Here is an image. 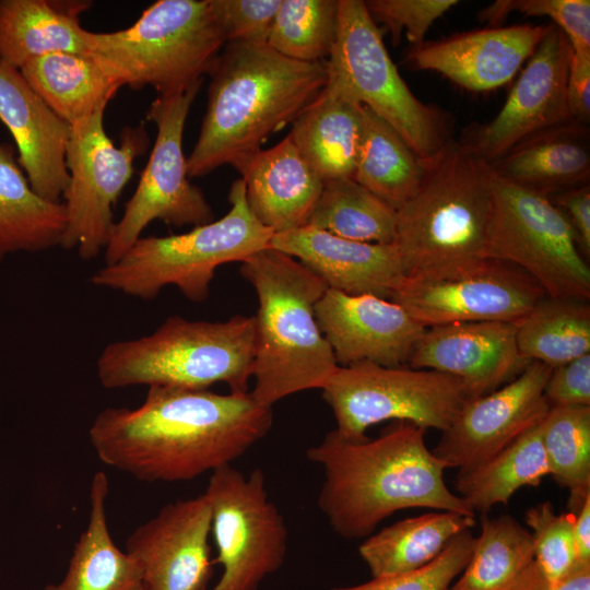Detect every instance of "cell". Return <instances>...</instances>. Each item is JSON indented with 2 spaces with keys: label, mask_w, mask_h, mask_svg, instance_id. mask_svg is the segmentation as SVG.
Listing matches in <instances>:
<instances>
[{
  "label": "cell",
  "mask_w": 590,
  "mask_h": 590,
  "mask_svg": "<svg viewBox=\"0 0 590 590\" xmlns=\"http://www.w3.org/2000/svg\"><path fill=\"white\" fill-rule=\"evenodd\" d=\"M589 128L574 120L536 132L489 164L498 176L551 196L588 184Z\"/></svg>",
  "instance_id": "obj_27"
},
{
  "label": "cell",
  "mask_w": 590,
  "mask_h": 590,
  "mask_svg": "<svg viewBox=\"0 0 590 590\" xmlns=\"http://www.w3.org/2000/svg\"><path fill=\"white\" fill-rule=\"evenodd\" d=\"M529 363L519 354L516 323L479 321L426 328L408 366L456 377L480 397L515 379Z\"/></svg>",
  "instance_id": "obj_20"
},
{
  "label": "cell",
  "mask_w": 590,
  "mask_h": 590,
  "mask_svg": "<svg viewBox=\"0 0 590 590\" xmlns=\"http://www.w3.org/2000/svg\"><path fill=\"white\" fill-rule=\"evenodd\" d=\"M206 495L180 499L135 528L125 551L142 569L143 590H209L213 559Z\"/></svg>",
  "instance_id": "obj_18"
},
{
  "label": "cell",
  "mask_w": 590,
  "mask_h": 590,
  "mask_svg": "<svg viewBox=\"0 0 590 590\" xmlns=\"http://www.w3.org/2000/svg\"><path fill=\"white\" fill-rule=\"evenodd\" d=\"M425 432L397 421L370 439L347 440L331 430L306 451L323 470L318 507L344 539H363L393 512L432 508L474 517L445 483L447 465L425 444Z\"/></svg>",
  "instance_id": "obj_2"
},
{
  "label": "cell",
  "mask_w": 590,
  "mask_h": 590,
  "mask_svg": "<svg viewBox=\"0 0 590 590\" xmlns=\"http://www.w3.org/2000/svg\"><path fill=\"white\" fill-rule=\"evenodd\" d=\"M91 1L0 0V63L21 70L54 52L90 56L93 32L79 15Z\"/></svg>",
  "instance_id": "obj_25"
},
{
  "label": "cell",
  "mask_w": 590,
  "mask_h": 590,
  "mask_svg": "<svg viewBox=\"0 0 590 590\" xmlns=\"http://www.w3.org/2000/svg\"><path fill=\"white\" fill-rule=\"evenodd\" d=\"M321 391L333 412L335 433L354 441L365 439L373 425L390 420L442 432L476 398L450 375L368 362L338 366Z\"/></svg>",
  "instance_id": "obj_11"
},
{
  "label": "cell",
  "mask_w": 590,
  "mask_h": 590,
  "mask_svg": "<svg viewBox=\"0 0 590 590\" xmlns=\"http://www.w3.org/2000/svg\"><path fill=\"white\" fill-rule=\"evenodd\" d=\"M223 48L209 73L205 114L187 157L189 178L261 150L327 83L326 64L290 59L268 44L234 42Z\"/></svg>",
  "instance_id": "obj_3"
},
{
  "label": "cell",
  "mask_w": 590,
  "mask_h": 590,
  "mask_svg": "<svg viewBox=\"0 0 590 590\" xmlns=\"http://www.w3.org/2000/svg\"><path fill=\"white\" fill-rule=\"evenodd\" d=\"M397 211L353 178L323 184L307 225L332 235L373 244H392Z\"/></svg>",
  "instance_id": "obj_36"
},
{
  "label": "cell",
  "mask_w": 590,
  "mask_h": 590,
  "mask_svg": "<svg viewBox=\"0 0 590 590\" xmlns=\"http://www.w3.org/2000/svg\"><path fill=\"white\" fill-rule=\"evenodd\" d=\"M240 263L258 298L250 393L272 408L294 393L321 390L339 366L315 315L328 286L298 260L271 247Z\"/></svg>",
  "instance_id": "obj_5"
},
{
  "label": "cell",
  "mask_w": 590,
  "mask_h": 590,
  "mask_svg": "<svg viewBox=\"0 0 590 590\" xmlns=\"http://www.w3.org/2000/svg\"><path fill=\"white\" fill-rule=\"evenodd\" d=\"M548 475L540 424L485 461L459 470L455 488L476 514L508 504L523 486H539Z\"/></svg>",
  "instance_id": "obj_34"
},
{
  "label": "cell",
  "mask_w": 590,
  "mask_h": 590,
  "mask_svg": "<svg viewBox=\"0 0 590 590\" xmlns=\"http://www.w3.org/2000/svg\"><path fill=\"white\" fill-rule=\"evenodd\" d=\"M534 566L530 531L510 515L483 514L471 558L449 590H520Z\"/></svg>",
  "instance_id": "obj_33"
},
{
  "label": "cell",
  "mask_w": 590,
  "mask_h": 590,
  "mask_svg": "<svg viewBox=\"0 0 590 590\" xmlns=\"http://www.w3.org/2000/svg\"><path fill=\"white\" fill-rule=\"evenodd\" d=\"M458 3L457 0L365 1L374 21L382 22L394 39L404 31L411 47L422 45L433 23Z\"/></svg>",
  "instance_id": "obj_42"
},
{
  "label": "cell",
  "mask_w": 590,
  "mask_h": 590,
  "mask_svg": "<svg viewBox=\"0 0 590 590\" xmlns=\"http://www.w3.org/2000/svg\"><path fill=\"white\" fill-rule=\"evenodd\" d=\"M255 217L273 234L308 224L323 181L305 162L288 134L274 146L236 162Z\"/></svg>",
  "instance_id": "obj_24"
},
{
  "label": "cell",
  "mask_w": 590,
  "mask_h": 590,
  "mask_svg": "<svg viewBox=\"0 0 590 590\" xmlns=\"http://www.w3.org/2000/svg\"><path fill=\"white\" fill-rule=\"evenodd\" d=\"M21 73L69 126L98 111L122 86L91 56L54 52L27 62Z\"/></svg>",
  "instance_id": "obj_30"
},
{
  "label": "cell",
  "mask_w": 590,
  "mask_h": 590,
  "mask_svg": "<svg viewBox=\"0 0 590 590\" xmlns=\"http://www.w3.org/2000/svg\"><path fill=\"white\" fill-rule=\"evenodd\" d=\"M328 79L389 123L425 161L450 141L445 117L420 101L400 75L365 1L339 0Z\"/></svg>",
  "instance_id": "obj_10"
},
{
  "label": "cell",
  "mask_w": 590,
  "mask_h": 590,
  "mask_svg": "<svg viewBox=\"0 0 590 590\" xmlns=\"http://www.w3.org/2000/svg\"><path fill=\"white\" fill-rule=\"evenodd\" d=\"M519 354L550 367L590 353V305L544 296L516 323Z\"/></svg>",
  "instance_id": "obj_35"
},
{
  "label": "cell",
  "mask_w": 590,
  "mask_h": 590,
  "mask_svg": "<svg viewBox=\"0 0 590 590\" xmlns=\"http://www.w3.org/2000/svg\"><path fill=\"white\" fill-rule=\"evenodd\" d=\"M204 494L211 507L213 564L223 571L209 590H258L283 565L287 528L270 500L261 469L244 474L232 464L211 473Z\"/></svg>",
  "instance_id": "obj_14"
},
{
  "label": "cell",
  "mask_w": 590,
  "mask_h": 590,
  "mask_svg": "<svg viewBox=\"0 0 590 590\" xmlns=\"http://www.w3.org/2000/svg\"><path fill=\"white\" fill-rule=\"evenodd\" d=\"M552 367L530 362L511 381L469 400L433 449L447 468H471L538 426L550 410L544 387Z\"/></svg>",
  "instance_id": "obj_17"
},
{
  "label": "cell",
  "mask_w": 590,
  "mask_h": 590,
  "mask_svg": "<svg viewBox=\"0 0 590 590\" xmlns=\"http://www.w3.org/2000/svg\"><path fill=\"white\" fill-rule=\"evenodd\" d=\"M548 475L569 492L568 511L590 497V406H552L540 423Z\"/></svg>",
  "instance_id": "obj_37"
},
{
  "label": "cell",
  "mask_w": 590,
  "mask_h": 590,
  "mask_svg": "<svg viewBox=\"0 0 590 590\" xmlns=\"http://www.w3.org/2000/svg\"><path fill=\"white\" fill-rule=\"evenodd\" d=\"M552 406H590V353L552 368L544 387Z\"/></svg>",
  "instance_id": "obj_44"
},
{
  "label": "cell",
  "mask_w": 590,
  "mask_h": 590,
  "mask_svg": "<svg viewBox=\"0 0 590 590\" xmlns=\"http://www.w3.org/2000/svg\"><path fill=\"white\" fill-rule=\"evenodd\" d=\"M0 120L14 139L17 161L32 189L61 202L70 175L66 149L70 126L33 90L19 69L0 63Z\"/></svg>",
  "instance_id": "obj_23"
},
{
  "label": "cell",
  "mask_w": 590,
  "mask_h": 590,
  "mask_svg": "<svg viewBox=\"0 0 590 590\" xmlns=\"http://www.w3.org/2000/svg\"><path fill=\"white\" fill-rule=\"evenodd\" d=\"M66 225L62 202H50L31 187L13 144L0 142V261L15 252L60 246Z\"/></svg>",
  "instance_id": "obj_29"
},
{
  "label": "cell",
  "mask_w": 590,
  "mask_h": 590,
  "mask_svg": "<svg viewBox=\"0 0 590 590\" xmlns=\"http://www.w3.org/2000/svg\"><path fill=\"white\" fill-rule=\"evenodd\" d=\"M566 98L571 120L588 126L590 119V51L573 50Z\"/></svg>",
  "instance_id": "obj_46"
},
{
  "label": "cell",
  "mask_w": 590,
  "mask_h": 590,
  "mask_svg": "<svg viewBox=\"0 0 590 590\" xmlns=\"http://www.w3.org/2000/svg\"><path fill=\"white\" fill-rule=\"evenodd\" d=\"M573 512L557 514L550 502H542L524 514L534 545L538 571L550 582H557L579 563L574 538Z\"/></svg>",
  "instance_id": "obj_39"
},
{
  "label": "cell",
  "mask_w": 590,
  "mask_h": 590,
  "mask_svg": "<svg viewBox=\"0 0 590 590\" xmlns=\"http://www.w3.org/2000/svg\"><path fill=\"white\" fill-rule=\"evenodd\" d=\"M474 524L471 516L427 512L371 533L359 544L358 553L373 578L403 574L434 560L456 535Z\"/></svg>",
  "instance_id": "obj_31"
},
{
  "label": "cell",
  "mask_w": 590,
  "mask_h": 590,
  "mask_svg": "<svg viewBox=\"0 0 590 590\" xmlns=\"http://www.w3.org/2000/svg\"><path fill=\"white\" fill-rule=\"evenodd\" d=\"M544 296L542 287L520 269L487 259L456 276L405 280L390 299L429 328L456 322L517 323Z\"/></svg>",
  "instance_id": "obj_15"
},
{
  "label": "cell",
  "mask_w": 590,
  "mask_h": 590,
  "mask_svg": "<svg viewBox=\"0 0 590 590\" xmlns=\"http://www.w3.org/2000/svg\"><path fill=\"white\" fill-rule=\"evenodd\" d=\"M272 423V408L250 392L152 386L137 408L101 411L88 438L106 465L142 482L172 483L232 464Z\"/></svg>",
  "instance_id": "obj_1"
},
{
  "label": "cell",
  "mask_w": 590,
  "mask_h": 590,
  "mask_svg": "<svg viewBox=\"0 0 590 590\" xmlns=\"http://www.w3.org/2000/svg\"><path fill=\"white\" fill-rule=\"evenodd\" d=\"M339 0H281L267 44L302 62L329 57L338 31Z\"/></svg>",
  "instance_id": "obj_38"
},
{
  "label": "cell",
  "mask_w": 590,
  "mask_h": 590,
  "mask_svg": "<svg viewBox=\"0 0 590 590\" xmlns=\"http://www.w3.org/2000/svg\"><path fill=\"white\" fill-rule=\"evenodd\" d=\"M201 87L157 96L146 118L157 133L138 187L114 224L105 248V262L118 261L155 220L168 225L199 226L213 221V211L202 190L191 184L184 154V129L190 107Z\"/></svg>",
  "instance_id": "obj_13"
},
{
  "label": "cell",
  "mask_w": 590,
  "mask_h": 590,
  "mask_svg": "<svg viewBox=\"0 0 590 590\" xmlns=\"http://www.w3.org/2000/svg\"><path fill=\"white\" fill-rule=\"evenodd\" d=\"M573 514L575 516L574 538L578 560L590 563V497Z\"/></svg>",
  "instance_id": "obj_48"
},
{
  "label": "cell",
  "mask_w": 590,
  "mask_h": 590,
  "mask_svg": "<svg viewBox=\"0 0 590 590\" xmlns=\"http://www.w3.org/2000/svg\"><path fill=\"white\" fill-rule=\"evenodd\" d=\"M571 45L553 23L529 58L499 113L459 141L492 164L526 138L570 121L566 85Z\"/></svg>",
  "instance_id": "obj_16"
},
{
  "label": "cell",
  "mask_w": 590,
  "mask_h": 590,
  "mask_svg": "<svg viewBox=\"0 0 590 590\" xmlns=\"http://www.w3.org/2000/svg\"><path fill=\"white\" fill-rule=\"evenodd\" d=\"M571 226L583 253L590 252V186L585 184L548 196Z\"/></svg>",
  "instance_id": "obj_45"
},
{
  "label": "cell",
  "mask_w": 590,
  "mask_h": 590,
  "mask_svg": "<svg viewBox=\"0 0 590 590\" xmlns=\"http://www.w3.org/2000/svg\"><path fill=\"white\" fill-rule=\"evenodd\" d=\"M104 113L71 125L66 149L70 181L62 197L66 225L60 246L75 249L82 260L105 250L115 224L113 209L132 177L134 160L150 144L146 129L139 125L125 127L116 145L105 131Z\"/></svg>",
  "instance_id": "obj_12"
},
{
  "label": "cell",
  "mask_w": 590,
  "mask_h": 590,
  "mask_svg": "<svg viewBox=\"0 0 590 590\" xmlns=\"http://www.w3.org/2000/svg\"><path fill=\"white\" fill-rule=\"evenodd\" d=\"M547 25L488 26L410 47L409 69L434 71L472 92L509 82L546 33Z\"/></svg>",
  "instance_id": "obj_21"
},
{
  "label": "cell",
  "mask_w": 590,
  "mask_h": 590,
  "mask_svg": "<svg viewBox=\"0 0 590 590\" xmlns=\"http://www.w3.org/2000/svg\"><path fill=\"white\" fill-rule=\"evenodd\" d=\"M396 245L406 280L474 270L487 259L489 164L450 140L428 161L416 191L397 210Z\"/></svg>",
  "instance_id": "obj_4"
},
{
  "label": "cell",
  "mask_w": 590,
  "mask_h": 590,
  "mask_svg": "<svg viewBox=\"0 0 590 590\" xmlns=\"http://www.w3.org/2000/svg\"><path fill=\"white\" fill-rule=\"evenodd\" d=\"M269 247L298 260L328 286L390 299L406 280L396 245L361 243L305 225L276 233Z\"/></svg>",
  "instance_id": "obj_22"
},
{
  "label": "cell",
  "mask_w": 590,
  "mask_h": 590,
  "mask_svg": "<svg viewBox=\"0 0 590 590\" xmlns=\"http://www.w3.org/2000/svg\"><path fill=\"white\" fill-rule=\"evenodd\" d=\"M107 475L98 471L91 482L86 529L74 544L63 578L44 590H143L139 563L115 544L106 518Z\"/></svg>",
  "instance_id": "obj_28"
},
{
  "label": "cell",
  "mask_w": 590,
  "mask_h": 590,
  "mask_svg": "<svg viewBox=\"0 0 590 590\" xmlns=\"http://www.w3.org/2000/svg\"><path fill=\"white\" fill-rule=\"evenodd\" d=\"M476 536L470 530L456 535L427 565L403 574L330 590H449L471 558Z\"/></svg>",
  "instance_id": "obj_40"
},
{
  "label": "cell",
  "mask_w": 590,
  "mask_h": 590,
  "mask_svg": "<svg viewBox=\"0 0 590 590\" xmlns=\"http://www.w3.org/2000/svg\"><path fill=\"white\" fill-rule=\"evenodd\" d=\"M363 105L327 79L324 87L292 122L288 137L324 182L353 178Z\"/></svg>",
  "instance_id": "obj_26"
},
{
  "label": "cell",
  "mask_w": 590,
  "mask_h": 590,
  "mask_svg": "<svg viewBox=\"0 0 590 590\" xmlns=\"http://www.w3.org/2000/svg\"><path fill=\"white\" fill-rule=\"evenodd\" d=\"M281 0H210L226 43L267 44Z\"/></svg>",
  "instance_id": "obj_43"
},
{
  "label": "cell",
  "mask_w": 590,
  "mask_h": 590,
  "mask_svg": "<svg viewBox=\"0 0 590 590\" xmlns=\"http://www.w3.org/2000/svg\"><path fill=\"white\" fill-rule=\"evenodd\" d=\"M228 200L229 211L217 221L178 235L141 236L118 261L96 271L92 284L142 299L173 285L193 303L205 300L219 267L243 262L273 236L249 210L241 178Z\"/></svg>",
  "instance_id": "obj_7"
},
{
  "label": "cell",
  "mask_w": 590,
  "mask_h": 590,
  "mask_svg": "<svg viewBox=\"0 0 590 590\" xmlns=\"http://www.w3.org/2000/svg\"><path fill=\"white\" fill-rule=\"evenodd\" d=\"M225 44L210 0H158L125 30L93 32L90 56L122 86L169 96L202 84Z\"/></svg>",
  "instance_id": "obj_8"
},
{
  "label": "cell",
  "mask_w": 590,
  "mask_h": 590,
  "mask_svg": "<svg viewBox=\"0 0 590 590\" xmlns=\"http://www.w3.org/2000/svg\"><path fill=\"white\" fill-rule=\"evenodd\" d=\"M520 590H590V563L579 562L557 582L547 581L534 566L530 578Z\"/></svg>",
  "instance_id": "obj_47"
},
{
  "label": "cell",
  "mask_w": 590,
  "mask_h": 590,
  "mask_svg": "<svg viewBox=\"0 0 590 590\" xmlns=\"http://www.w3.org/2000/svg\"><path fill=\"white\" fill-rule=\"evenodd\" d=\"M256 355L255 316L225 321L167 318L154 332L109 343L96 362L106 389L145 385L248 392Z\"/></svg>",
  "instance_id": "obj_6"
},
{
  "label": "cell",
  "mask_w": 590,
  "mask_h": 590,
  "mask_svg": "<svg viewBox=\"0 0 590 590\" xmlns=\"http://www.w3.org/2000/svg\"><path fill=\"white\" fill-rule=\"evenodd\" d=\"M315 315L339 366H404L426 329L391 299L332 288L316 304Z\"/></svg>",
  "instance_id": "obj_19"
},
{
  "label": "cell",
  "mask_w": 590,
  "mask_h": 590,
  "mask_svg": "<svg viewBox=\"0 0 590 590\" xmlns=\"http://www.w3.org/2000/svg\"><path fill=\"white\" fill-rule=\"evenodd\" d=\"M548 17L568 38L574 51H590L589 0H497L479 12L488 26H499L510 13Z\"/></svg>",
  "instance_id": "obj_41"
},
{
  "label": "cell",
  "mask_w": 590,
  "mask_h": 590,
  "mask_svg": "<svg viewBox=\"0 0 590 590\" xmlns=\"http://www.w3.org/2000/svg\"><path fill=\"white\" fill-rule=\"evenodd\" d=\"M427 163L389 123L363 106L355 181L397 210L418 188Z\"/></svg>",
  "instance_id": "obj_32"
},
{
  "label": "cell",
  "mask_w": 590,
  "mask_h": 590,
  "mask_svg": "<svg viewBox=\"0 0 590 590\" xmlns=\"http://www.w3.org/2000/svg\"><path fill=\"white\" fill-rule=\"evenodd\" d=\"M575 233L547 194L498 176L489 166L486 259L509 263L553 298H590V268Z\"/></svg>",
  "instance_id": "obj_9"
}]
</instances>
